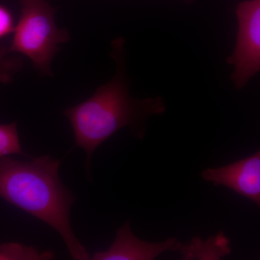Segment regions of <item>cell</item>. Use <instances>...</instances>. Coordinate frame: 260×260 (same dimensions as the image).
<instances>
[{
	"label": "cell",
	"instance_id": "obj_1",
	"mask_svg": "<svg viewBox=\"0 0 260 260\" xmlns=\"http://www.w3.org/2000/svg\"><path fill=\"white\" fill-rule=\"evenodd\" d=\"M124 46L122 39L112 42V54L116 63L112 79L99 87L92 96L64 112L73 127L75 146L86 153L88 172L92 155L99 145L126 126L130 127L135 137L143 139L147 119L166 111L160 98L134 99L130 96Z\"/></svg>",
	"mask_w": 260,
	"mask_h": 260
},
{
	"label": "cell",
	"instance_id": "obj_2",
	"mask_svg": "<svg viewBox=\"0 0 260 260\" xmlns=\"http://www.w3.org/2000/svg\"><path fill=\"white\" fill-rule=\"evenodd\" d=\"M60 164L48 155L27 161L0 157V198L55 229L73 259H90L72 228L76 198L61 181Z\"/></svg>",
	"mask_w": 260,
	"mask_h": 260
},
{
	"label": "cell",
	"instance_id": "obj_3",
	"mask_svg": "<svg viewBox=\"0 0 260 260\" xmlns=\"http://www.w3.org/2000/svg\"><path fill=\"white\" fill-rule=\"evenodd\" d=\"M21 10L8 49L28 58L39 73L53 76L51 65L59 46L70 40V34L58 28L55 8L47 0H21Z\"/></svg>",
	"mask_w": 260,
	"mask_h": 260
},
{
	"label": "cell",
	"instance_id": "obj_4",
	"mask_svg": "<svg viewBox=\"0 0 260 260\" xmlns=\"http://www.w3.org/2000/svg\"><path fill=\"white\" fill-rule=\"evenodd\" d=\"M237 45L228 62L234 65L232 79L241 90L260 69V0H246L237 8Z\"/></svg>",
	"mask_w": 260,
	"mask_h": 260
},
{
	"label": "cell",
	"instance_id": "obj_5",
	"mask_svg": "<svg viewBox=\"0 0 260 260\" xmlns=\"http://www.w3.org/2000/svg\"><path fill=\"white\" fill-rule=\"evenodd\" d=\"M205 181L221 185L260 205V152L218 169H207L201 173Z\"/></svg>",
	"mask_w": 260,
	"mask_h": 260
},
{
	"label": "cell",
	"instance_id": "obj_6",
	"mask_svg": "<svg viewBox=\"0 0 260 260\" xmlns=\"http://www.w3.org/2000/svg\"><path fill=\"white\" fill-rule=\"evenodd\" d=\"M181 244L175 238L166 242L150 243L133 235L129 221L116 230L115 241L109 249L98 251L90 259L95 260H153L166 251L179 250Z\"/></svg>",
	"mask_w": 260,
	"mask_h": 260
},
{
	"label": "cell",
	"instance_id": "obj_7",
	"mask_svg": "<svg viewBox=\"0 0 260 260\" xmlns=\"http://www.w3.org/2000/svg\"><path fill=\"white\" fill-rule=\"evenodd\" d=\"M229 243V239L224 237L223 232H221L205 242L200 238H194L190 244H181L179 250L184 259H220L222 256L230 254Z\"/></svg>",
	"mask_w": 260,
	"mask_h": 260
},
{
	"label": "cell",
	"instance_id": "obj_8",
	"mask_svg": "<svg viewBox=\"0 0 260 260\" xmlns=\"http://www.w3.org/2000/svg\"><path fill=\"white\" fill-rule=\"evenodd\" d=\"M15 154L25 155L20 144L17 123L0 124V157Z\"/></svg>",
	"mask_w": 260,
	"mask_h": 260
},
{
	"label": "cell",
	"instance_id": "obj_9",
	"mask_svg": "<svg viewBox=\"0 0 260 260\" xmlns=\"http://www.w3.org/2000/svg\"><path fill=\"white\" fill-rule=\"evenodd\" d=\"M52 256L49 251L40 254L34 248L15 243L0 245V259H50Z\"/></svg>",
	"mask_w": 260,
	"mask_h": 260
},
{
	"label": "cell",
	"instance_id": "obj_10",
	"mask_svg": "<svg viewBox=\"0 0 260 260\" xmlns=\"http://www.w3.org/2000/svg\"><path fill=\"white\" fill-rule=\"evenodd\" d=\"M23 68V61L8 47L0 45V84H9Z\"/></svg>",
	"mask_w": 260,
	"mask_h": 260
},
{
	"label": "cell",
	"instance_id": "obj_11",
	"mask_svg": "<svg viewBox=\"0 0 260 260\" xmlns=\"http://www.w3.org/2000/svg\"><path fill=\"white\" fill-rule=\"evenodd\" d=\"M15 24L14 16L9 8L0 4V42L13 34Z\"/></svg>",
	"mask_w": 260,
	"mask_h": 260
},
{
	"label": "cell",
	"instance_id": "obj_12",
	"mask_svg": "<svg viewBox=\"0 0 260 260\" xmlns=\"http://www.w3.org/2000/svg\"><path fill=\"white\" fill-rule=\"evenodd\" d=\"M185 1H186V2H189V1H191V0H185Z\"/></svg>",
	"mask_w": 260,
	"mask_h": 260
}]
</instances>
